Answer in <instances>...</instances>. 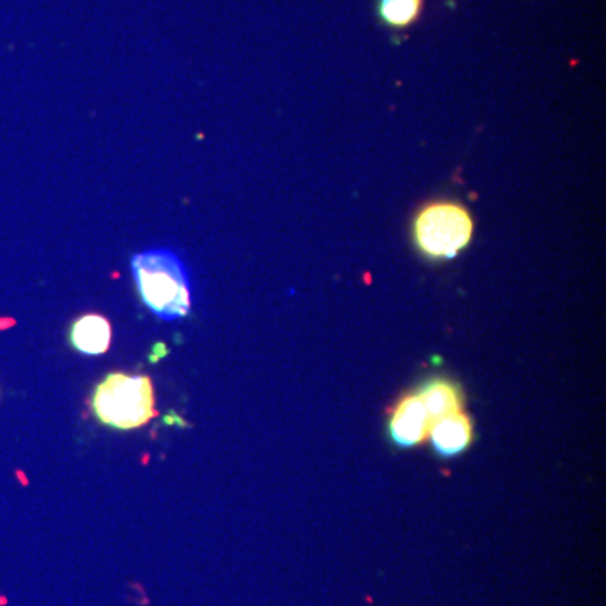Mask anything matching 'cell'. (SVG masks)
<instances>
[{
    "label": "cell",
    "instance_id": "3",
    "mask_svg": "<svg viewBox=\"0 0 606 606\" xmlns=\"http://www.w3.org/2000/svg\"><path fill=\"white\" fill-rule=\"evenodd\" d=\"M96 420L115 430H137L155 417L154 384L144 374L112 372L92 397Z\"/></svg>",
    "mask_w": 606,
    "mask_h": 606
},
{
    "label": "cell",
    "instance_id": "5",
    "mask_svg": "<svg viewBox=\"0 0 606 606\" xmlns=\"http://www.w3.org/2000/svg\"><path fill=\"white\" fill-rule=\"evenodd\" d=\"M475 439L472 420L469 414H446L439 420L431 421L428 440L440 456H456L470 449Z\"/></svg>",
    "mask_w": 606,
    "mask_h": 606
},
{
    "label": "cell",
    "instance_id": "8",
    "mask_svg": "<svg viewBox=\"0 0 606 606\" xmlns=\"http://www.w3.org/2000/svg\"><path fill=\"white\" fill-rule=\"evenodd\" d=\"M423 0H379L378 12L389 28L404 29L418 21Z\"/></svg>",
    "mask_w": 606,
    "mask_h": 606
},
{
    "label": "cell",
    "instance_id": "7",
    "mask_svg": "<svg viewBox=\"0 0 606 606\" xmlns=\"http://www.w3.org/2000/svg\"><path fill=\"white\" fill-rule=\"evenodd\" d=\"M70 340L73 348L81 355H105L112 346V323L100 314H86L74 320Z\"/></svg>",
    "mask_w": 606,
    "mask_h": 606
},
{
    "label": "cell",
    "instance_id": "1",
    "mask_svg": "<svg viewBox=\"0 0 606 606\" xmlns=\"http://www.w3.org/2000/svg\"><path fill=\"white\" fill-rule=\"evenodd\" d=\"M132 274L145 307L165 322L184 319L193 307L189 274L168 248L147 249L132 258Z\"/></svg>",
    "mask_w": 606,
    "mask_h": 606
},
{
    "label": "cell",
    "instance_id": "6",
    "mask_svg": "<svg viewBox=\"0 0 606 606\" xmlns=\"http://www.w3.org/2000/svg\"><path fill=\"white\" fill-rule=\"evenodd\" d=\"M418 397L423 401L431 421L446 417V414L463 411L465 397L459 382L450 378H431L417 389Z\"/></svg>",
    "mask_w": 606,
    "mask_h": 606
},
{
    "label": "cell",
    "instance_id": "4",
    "mask_svg": "<svg viewBox=\"0 0 606 606\" xmlns=\"http://www.w3.org/2000/svg\"><path fill=\"white\" fill-rule=\"evenodd\" d=\"M431 418L417 391L403 394L389 413L388 435L400 449H413L427 442Z\"/></svg>",
    "mask_w": 606,
    "mask_h": 606
},
{
    "label": "cell",
    "instance_id": "2",
    "mask_svg": "<svg viewBox=\"0 0 606 606\" xmlns=\"http://www.w3.org/2000/svg\"><path fill=\"white\" fill-rule=\"evenodd\" d=\"M475 222L456 201L424 204L411 225V238L418 251L428 259L443 261L459 256L472 243Z\"/></svg>",
    "mask_w": 606,
    "mask_h": 606
}]
</instances>
